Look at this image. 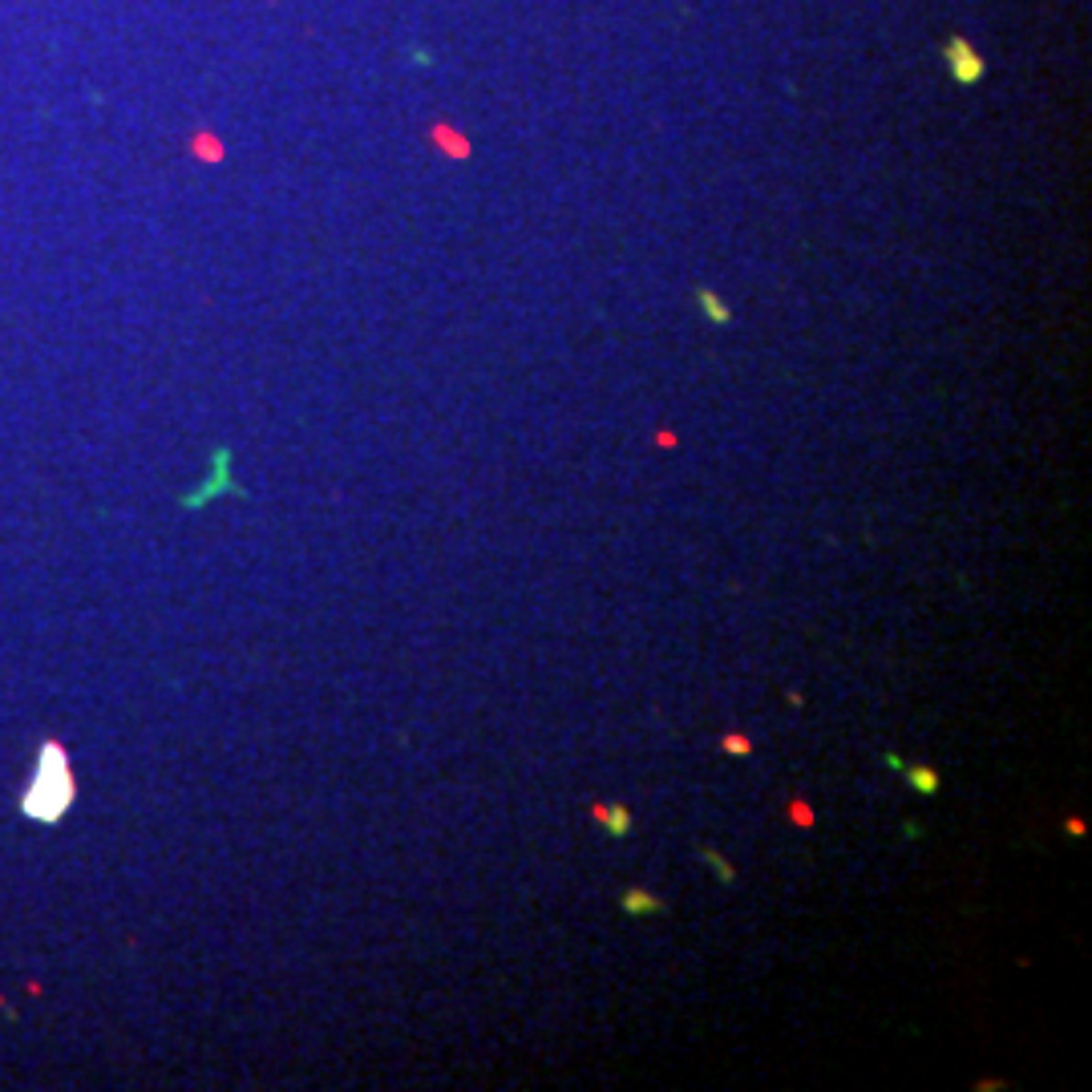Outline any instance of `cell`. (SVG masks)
<instances>
[{"instance_id": "obj_11", "label": "cell", "mask_w": 1092, "mask_h": 1092, "mask_svg": "<svg viewBox=\"0 0 1092 1092\" xmlns=\"http://www.w3.org/2000/svg\"><path fill=\"white\" fill-rule=\"evenodd\" d=\"M1065 830L1080 837V834H1085V822H1080V817H1068V825H1065Z\"/></svg>"}, {"instance_id": "obj_2", "label": "cell", "mask_w": 1092, "mask_h": 1092, "mask_svg": "<svg viewBox=\"0 0 1092 1092\" xmlns=\"http://www.w3.org/2000/svg\"><path fill=\"white\" fill-rule=\"evenodd\" d=\"M943 57H947V73L955 85H975L983 73H988V65H983V57L975 53L967 45V37H947V45H943Z\"/></svg>"}, {"instance_id": "obj_8", "label": "cell", "mask_w": 1092, "mask_h": 1092, "mask_svg": "<svg viewBox=\"0 0 1092 1092\" xmlns=\"http://www.w3.org/2000/svg\"><path fill=\"white\" fill-rule=\"evenodd\" d=\"M720 748H725L728 757H753V737L725 733V737H720Z\"/></svg>"}, {"instance_id": "obj_7", "label": "cell", "mask_w": 1092, "mask_h": 1092, "mask_svg": "<svg viewBox=\"0 0 1092 1092\" xmlns=\"http://www.w3.org/2000/svg\"><path fill=\"white\" fill-rule=\"evenodd\" d=\"M696 300H700V308H704V316L713 320V324H728V320H733V311H728V304L716 296V291L700 288V291H696Z\"/></svg>"}, {"instance_id": "obj_10", "label": "cell", "mask_w": 1092, "mask_h": 1092, "mask_svg": "<svg viewBox=\"0 0 1092 1092\" xmlns=\"http://www.w3.org/2000/svg\"><path fill=\"white\" fill-rule=\"evenodd\" d=\"M789 814H793L797 825H814V809H809L805 802H789Z\"/></svg>"}, {"instance_id": "obj_6", "label": "cell", "mask_w": 1092, "mask_h": 1092, "mask_svg": "<svg viewBox=\"0 0 1092 1092\" xmlns=\"http://www.w3.org/2000/svg\"><path fill=\"white\" fill-rule=\"evenodd\" d=\"M902 773H906V781H911L914 793H923V797H934L939 793V785H943V777L934 773L931 765H902Z\"/></svg>"}, {"instance_id": "obj_9", "label": "cell", "mask_w": 1092, "mask_h": 1092, "mask_svg": "<svg viewBox=\"0 0 1092 1092\" xmlns=\"http://www.w3.org/2000/svg\"><path fill=\"white\" fill-rule=\"evenodd\" d=\"M700 854H704V862H708V866H713V870L720 874V882H725V886H733V882H737V870H733V866H728V857H720V854L713 850V846H704V850H700Z\"/></svg>"}, {"instance_id": "obj_1", "label": "cell", "mask_w": 1092, "mask_h": 1092, "mask_svg": "<svg viewBox=\"0 0 1092 1092\" xmlns=\"http://www.w3.org/2000/svg\"><path fill=\"white\" fill-rule=\"evenodd\" d=\"M73 802V781H70V765L61 760V748L57 745H45V757H41V769H37L33 785H28L21 809L33 822H57V817L70 809Z\"/></svg>"}, {"instance_id": "obj_4", "label": "cell", "mask_w": 1092, "mask_h": 1092, "mask_svg": "<svg viewBox=\"0 0 1092 1092\" xmlns=\"http://www.w3.org/2000/svg\"><path fill=\"white\" fill-rule=\"evenodd\" d=\"M227 462H231V453H214V477H211L207 486H202L199 494H191V498H187V506H202V502H207V498H214V494H219V490L243 494L239 486H235V482H231V477H227Z\"/></svg>"}, {"instance_id": "obj_3", "label": "cell", "mask_w": 1092, "mask_h": 1092, "mask_svg": "<svg viewBox=\"0 0 1092 1092\" xmlns=\"http://www.w3.org/2000/svg\"><path fill=\"white\" fill-rule=\"evenodd\" d=\"M619 911H623V914H631V919H648V914H664L668 906H664V899H660V894L643 890V886H628V890L619 894Z\"/></svg>"}, {"instance_id": "obj_5", "label": "cell", "mask_w": 1092, "mask_h": 1092, "mask_svg": "<svg viewBox=\"0 0 1092 1092\" xmlns=\"http://www.w3.org/2000/svg\"><path fill=\"white\" fill-rule=\"evenodd\" d=\"M591 817L595 822L603 825L607 834H616V837H623V834H631V809L628 805H619V802H599V805H591Z\"/></svg>"}]
</instances>
